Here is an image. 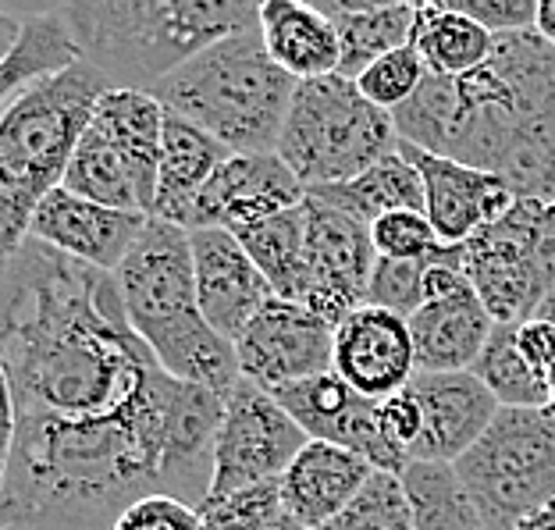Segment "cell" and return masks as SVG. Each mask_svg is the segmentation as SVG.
<instances>
[{
	"label": "cell",
	"mask_w": 555,
	"mask_h": 530,
	"mask_svg": "<svg viewBox=\"0 0 555 530\" xmlns=\"http://www.w3.org/2000/svg\"><path fill=\"white\" fill-rule=\"evenodd\" d=\"M402 143L499 174L516 199L555 204V47L495 36L488 65L463 79L427 75L396 111Z\"/></svg>",
	"instance_id": "obj_1"
},
{
	"label": "cell",
	"mask_w": 555,
	"mask_h": 530,
	"mask_svg": "<svg viewBox=\"0 0 555 530\" xmlns=\"http://www.w3.org/2000/svg\"><path fill=\"white\" fill-rule=\"evenodd\" d=\"M125 313L171 377L229 399L243 382L235 342L218 335L199 310L193 235L150 218L132 254L115 271Z\"/></svg>",
	"instance_id": "obj_2"
},
{
	"label": "cell",
	"mask_w": 555,
	"mask_h": 530,
	"mask_svg": "<svg viewBox=\"0 0 555 530\" xmlns=\"http://www.w3.org/2000/svg\"><path fill=\"white\" fill-rule=\"evenodd\" d=\"M82 61L115 90H154L207 47L257 29L246 0H79L65 4Z\"/></svg>",
	"instance_id": "obj_3"
},
{
	"label": "cell",
	"mask_w": 555,
	"mask_h": 530,
	"mask_svg": "<svg viewBox=\"0 0 555 530\" xmlns=\"http://www.w3.org/2000/svg\"><path fill=\"white\" fill-rule=\"evenodd\" d=\"M111 79L93 65H75L18 100L0 118V238L4 254L29 238V221L47 193L65 185L68 164L90 132Z\"/></svg>",
	"instance_id": "obj_4"
},
{
	"label": "cell",
	"mask_w": 555,
	"mask_h": 530,
	"mask_svg": "<svg viewBox=\"0 0 555 530\" xmlns=\"http://www.w3.org/2000/svg\"><path fill=\"white\" fill-rule=\"evenodd\" d=\"M296 86L271 61L257 25L207 47L150 93L168 115L199 125L232 154H278Z\"/></svg>",
	"instance_id": "obj_5"
},
{
	"label": "cell",
	"mask_w": 555,
	"mask_h": 530,
	"mask_svg": "<svg viewBox=\"0 0 555 530\" xmlns=\"http://www.w3.org/2000/svg\"><path fill=\"white\" fill-rule=\"evenodd\" d=\"M399 143L396 118L388 111L374 107L346 75H327L296 86L278 157L310 193L357 179L396 154Z\"/></svg>",
	"instance_id": "obj_6"
},
{
	"label": "cell",
	"mask_w": 555,
	"mask_h": 530,
	"mask_svg": "<svg viewBox=\"0 0 555 530\" xmlns=\"http://www.w3.org/2000/svg\"><path fill=\"white\" fill-rule=\"evenodd\" d=\"M456 470L488 530H516L555 502V413L502 406Z\"/></svg>",
	"instance_id": "obj_7"
},
{
	"label": "cell",
	"mask_w": 555,
	"mask_h": 530,
	"mask_svg": "<svg viewBox=\"0 0 555 530\" xmlns=\"http://www.w3.org/2000/svg\"><path fill=\"white\" fill-rule=\"evenodd\" d=\"M463 274L495 324H524L555 288V204L516 199L463 243Z\"/></svg>",
	"instance_id": "obj_8"
},
{
	"label": "cell",
	"mask_w": 555,
	"mask_h": 530,
	"mask_svg": "<svg viewBox=\"0 0 555 530\" xmlns=\"http://www.w3.org/2000/svg\"><path fill=\"white\" fill-rule=\"evenodd\" d=\"M307 445L310 438L296 424V416L271 392H263L243 377L221 410L210 499L282 481L285 470Z\"/></svg>",
	"instance_id": "obj_9"
},
{
	"label": "cell",
	"mask_w": 555,
	"mask_h": 530,
	"mask_svg": "<svg viewBox=\"0 0 555 530\" xmlns=\"http://www.w3.org/2000/svg\"><path fill=\"white\" fill-rule=\"evenodd\" d=\"M374 263L367 224L307 193V293L299 307L338 327L349 313L367 307Z\"/></svg>",
	"instance_id": "obj_10"
},
{
	"label": "cell",
	"mask_w": 555,
	"mask_h": 530,
	"mask_svg": "<svg viewBox=\"0 0 555 530\" xmlns=\"http://www.w3.org/2000/svg\"><path fill=\"white\" fill-rule=\"evenodd\" d=\"M495 321L463 274V246L456 257L438 260L427 271L424 307L410 318V335L416 349V374H452L474 371L485 352Z\"/></svg>",
	"instance_id": "obj_11"
},
{
	"label": "cell",
	"mask_w": 555,
	"mask_h": 530,
	"mask_svg": "<svg viewBox=\"0 0 555 530\" xmlns=\"http://www.w3.org/2000/svg\"><path fill=\"white\" fill-rule=\"evenodd\" d=\"M238 371L263 392L335 371V327L288 299H271L235 342Z\"/></svg>",
	"instance_id": "obj_12"
},
{
	"label": "cell",
	"mask_w": 555,
	"mask_h": 530,
	"mask_svg": "<svg viewBox=\"0 0 555 530\" xmlns=\"http://www.w3.org/2000/svg\"><path fill=\"white\" fill-rule=\"evenodd\" d=\"M302 199H307V189L278 154H232L199 193L189 232L224 229L238 235L299 207Z\"/></svg>",
	"instance_id": "obj_13"
},
{
	"label": "cell",
	"mask_w": 555,
	"mask_h": 530,
	"mask_svg": "<svg viewBox=\"0 0 555 530\" xmlns=\"http://www.w3.org/2000/svg\"><path fill=\"white\" fill-rule=\"evenodd\" d=\"M271 396L296 416V424L307 431L310 441H327V445L357 452L374 470L385 474H402V466H406V456H399L382 435L377 402L360 396L357 388H349L335 371L278 388Z\"/></svg>",
	"instance_id": "obj_14"
},
{
	"label": "cell",
	"mask_w": 555,
	"mask_h": 530,
	"mask_svg": "<svg viewBox=\"0 0 555 530\" xmlns=\"http://www.w3.org/2000/svg\"><path fill=\"white\" fill-rule=\"evenodd\" d=\"M146 221V214L93 204V199L75 196L65 185H57L36 207L29 221V238H40V243L57 249V254L115 274L139 243Z\"/></svg>",
	"instance_id": "obj_15"
},
{
	"label": "cell",
	"mask_w": 555,
	"mask_h": 530,
	"mask_svg": "<svg viewBox=\"0 0 555 530\" xmlns=\"http://www.w3.org/2000/svg\"><path fill=\"white\" fill-rule=\"evenodd\" d=\"M335 374L371 402H385L416 377L410 321L382 307H360L335 327Z\"/></svg>",
	"instance_id": "obj_16"
},
{
	"label": "cell",
	"mask_w": 555,
	"mask_h": 530,
	"mask_svg": "<svg viewBox=\"0 0 555 530\" xmlns=\"http://www.w3.org/2000/svg\"><path fill=\"white\" fill-rule=\"evenodd\" d=\"M402 154L421 171L424 193H427L424 214H427V221L435 224V232L446 246L470 243L477 232L495 224L502 214L516 204V193L499 174L470 168V164H460L449 157H435L410 143H402Z\"/></svg>",
	"instance_id": "obj_17"
},
{
	"label": "cell",
	"mask_w": 555,
	"mask_h": 530,
	"mask_svg": "<svg viewBox=\"0 0 555 530\" xmlns=\"http://www.w3.org/2000/svg\"><path fill=\"white\" fill-rule=\"evenodd\" d=\"M413 399L421 402L424 431L410 460L460 463L499 416V399L474 371L452 374H416L410 382Z\"/></svg>",
	"instance_id": "obj_18"
},
{
	"label": "cell",
	"mask_w": 555,
	"mask_h": 530,
	"mask_svg": "<svg viewBox=\"0 0 555 530\" xmlns=\"http://www.w3.org/2000/svg\"><path fill=\"white\" fill-rule=\"evenodd\" d=\"M189 235H193L199 310L214 332L238 342L249 321L274 299V288L232 232L199 229Z\"/></svg>",
	"instance_id": "obj_19"
},
{
	"label": "cell",
	"mask_w": 555,
	"mask_h": 530,
	"mask_svg": "<svg viewBox=\"0 0 555 530\" xmlns=\"http://www.w3.org/2000/svg\"><path fill=\"white\" fill-rule=\"evenodd\" d=\"M374 474V466L357 452L327 445V441H310L278 481L282 506L302 527L324 530L360 499Z\"/></svg>",
	"instance_id": "obj_20"
},
{
	"label": "cell",
	"mask_w": 555,
	"mask_h": 530,
	"mask_svg": "<svg viewBox=\"0 0 555 530\" xmlns=\"http://www.w3.org/2000/svg\"><path fill=\"white\" fill-rule=\"evenodd\" d=\"M260 36L278 68L296 82H313L338 75L343 68V40L335 22L318 4L302 0H263Z\"/></svg>",
	"instance_id": "obj_21"
},
{
	"label": "cell",
	"mask_w": 555,
	"mask_h": 530,
	"mask_svg": "<svg viewBox=\"0 0 555 530\" xmlns=\"http://www.w3.org/2000/svg\"><path fill=\"white\" fill-rule=\"evenodd\" d=\"M229 157L232 150L199 129V125L168 115V121H164V157L154 218L171 221L189 232V218H193L199 193L210 185V179L221 171V164Z\"/></svg>",
	"instance_id": "obj_22"
},
{
	"label": "cell",
	"mask_w": 555,
	"mask_h": 530,
	"mask_svg": "<svg viewBox=\"0 0 555 530\" xmlns=\"http://www.w3.org/2000/svg\"><path fill=\"white\" fill-rule=\"evenodd\" d=\"M82 65V50L75 29L61 8H43L18 18V36L4 57H0V104H11L25 90L40 86L54 75Z\"/></svg>",
	"instance_id": "obj_23"
},
{
	"label": "cell",
	"mask_w": 555,
	"mask_h": 530,
	"mask_svg": "<svg viewBox=\"0 0 555 530\" xmlns=\"http://www.w3.org/2000/svg\"><path fill=\"white\" fill-rule=\"evenodd\" d=\"M335 22L343 40V68L338 75L357 82L377 57L413 43L416 4L402 0H327L318 4Z\"/></svg>",
	"instance_id": "obj_24"
},
{
	"label": "cell",
	"mask_w": 555,
	"mask_h": 530,
	"mask_svg": "<svg viewBox=\"0 0 555 530\" xmlns=\"http://www.w3.org/2000/svg\"><path fill=\"white\" fill-rule=\"evenodd\" d=\"M164 121L168 111L146 90H107L100 100L93 129L157 189L164 157Z\"/></svg>",
	"instance_id": "obj_25"
},
{
	"label": "cell",
	"mask_w": 555,
	"mask_h": 530,
	"mask_svg": "<svg viewBox=\"0 0 555 530\" xmlns=\"http://www.w3.org/2000/svg\"><path fill=\"white\" fill-rule=\"evenodd\" d=\"M65 189L75 196L93 199V204L154 218L157 189L150 185L143 174H139L132 164L93 129V125H90V132L82 135V143L68 164Z\"/></svg>",
	"instance_id": "obj_26"
},
{
	"label": "cell",
	"mask_w": 555,
	"mask_h": 530,
	"mask_svg": "<svg viewBox=\"0 0 555 530\" xmlns=\"http://www.w3.org/2000/svg\"><path fill=\"white\" fill-rule=\"evenodd\" d=\"M310 193L321 196L324 204L346 210L349 218L363 221L367 229L377 218H385V214L427 207L424 179H421V171H416V164L402 154V143L396 154L377 160L374 168L357 174V179H349L343 185H327V189H310Z\"/></svg>",
	"instance_id": "obj_27"
},
{
	"label": "cell",
	"mask_w": 555,
	"mask_h": 530,
	"mask_svg": "<svg viewBox=\"0 0 555 530\" xmlns=\"http://www.w3.org/2000/svg\"><path fill=\"white\" fill-rule=\"evenodd\" d=\"M413 47L421 50L431 75L463 79V75L488 65L491 50H495V36L485 25L452 11L446 0H427V4H416Z\"/></svg>",
	"instance_id": "obj_28"
},
{
	"label": "cell",
	"mask_w": 555,
	"mask_h": 530,
	"mask_svg": "<svg viewBox=\"0 0 555 530\" xmlns=\"http://www.w3.org/2000/svg\"><path fill=\"white\" fill-rule=\"evenodd\" d=\"M416 530H488L456 463L410 460L399 474Z\"/></svg>",
	"instance_id": "obj_29"
},
{
	"label": "cell",
	"mask_w": 555,
	"mask_h": 530,
	"mask_svg": "<svg viewBox=\"0 0 555 530\" xmlns=\"http://www.w3.org/2000/svg\"><path fill=\"white\" fill-rule=\"evenodd\" d=\"M235 238L254 257L278 299L302 302V293H307V199L271 221L238 232Z\"/></svg>",
	"instance_id": "obj_30"
},
{
	"label": "cell",
	"mask_w": 555,
	"mask_h": 530,
	"mask_svg": "<svg viewBox=\"0 0 555 530\" xmlns=\"http://www.w3.org/2000/svg\"><path fill=\"white\" fill-rule=\"evenodd\" d=\"M474 374L506 410H548V377L538 374L516 346V324H495L485 352L474 363Z\"/></svg>",
	"instance_id": "obj_31"
},
{
	"label": "cell",
	"mask_w": 555,
	"mask_h": 530,
	"mask_svg": "<svg viewBox=\"0 0 555 530\" xmlns=\"http://www.w3.org/2000/svg\"><path fill=\"white\" fill-rule=\"evenodd\" d=\"M456 254H460V246H441L438 254L424 257V260H382V257H377L374 274H371L367 302H371V307L392 310V313H399V318L410 321L413 313L424 307L427 271H431L438 260H449Z\"/></svg>",
	"instance_id": "obj_32"
},
{
	"label": "cell",
	"mask_w": 555,
	"mask_h": 530,
	"mask_svg": "<svg viewBox=\"0 0 555 530\" xmlns=\"http://www.w3.org/2000/svg\"><path fill=\"white\" fill-rule=\"evenodd\" d=\"M427 75L431 72H427V65H424L421 50H416L413 43H406V47L392 50V54L377 57L374 65L357 79V90L367 96L374 107L396 115L399 107H406L410 100L421 93Z\"/></svg>",
	"instance_id": "obj_33"
},
{
	"label": "cell",
	"mask_w": 555,
	"mask_h": 530,
	"mask_svg": "<svg viewBox=\"0 0 555 530\" xmlns=\"http://www.w3.org/2000/svg\"><path fill=\"white\" fill-rule=\"evenodd\" d=\"M324 530H416L399 474L377 470L374 481L360 491V499Z\"/></svg>",
	"instance_id": "obj_34"
},
{
	"label": "cell",
	"mask_w": 555,
	"mask_h": 530,
	"mask_svg": "<svg viewBox=\"0 0 555 530\" xmlns=\"http://www.w3.org/2000/svg\"><path fill=\"white\" fill-rule=\"evenodd\" d=\"M282 516V488L271 481L235 491V495L207 499L199 506V530H271Z\"/></svg>",
	"instance_id": "obj_35"
},
{
	"label": "cell",
	"mask_w": 555,
	"mask_h": 530,
	"mask_svg": "<svg viewBox=\"0 0 555 530\" xmlns=\"http://www.w3.org/2000/svg\"><path fill=\"white\" fill-rule=\"evenodd\" d=\"M371 243L382 260H424L446 246L424 210H396L377 218L371 224Z\"/></svg>",
	"instance_id": "obj_36"
},
{
	"label": "cell",
	"mask_w": 555,
	"mask_h": 530,
	"mask_svg": "<svg viewBox=\"0 0 555 530\" xmlns=\"http://www.w3.org/2000/svg\"><path fill=\"white\" fill-rule=\"evenodd\" d=\"M446 4L470 22L485 25L491 36L531 33L538 22L534 0H446Z\"/></svg>",
	"instance_id": "obj_37"
},
{
	"label": "cell",
	"mask_w": 555,
	"mask_h": 530,
	"mask_svg": "<svg viewBox=\"0 0 555 530\" xmlns=\"http://www.w3.org/2000/svg\"><path fill=\"white\" fill-rule=\"evenodd\" d=\"M111 530H199V509L175 495H146L125 509Z\"/></svg>",
	"instance_id": "obj_38"
},
{
	"label": "cell",
	"mask_w": 555,
	"mask_h": 530,
	"mask_svg": "<svg viewBox=\"0 0 555 530\" xmlns=\"http://www.w3.org/2000/svg\"><path fill=\"white\" fill-rule=\"evenodd\" d=\"M377 424H382V435H385L388 445H392L399 456H406V463H410V452H413L416 441H421V431H424L421 402L413 399L410 388H402V392L392 399L377 402Z\"/></svg>",
	"instance_id": "obj_39"
},
{
	"label": "cell",
	"mask_w": 555,
	"mask_h": 530,
	"mask_svg": "<svg viewBox=\"0 0 555 530\" xmlns=\"http://www.w3.org/2000/svg\"><path fill=\"white\" fill-rule=\"evenodd\" d=\"M516 346H520L524 360L531 363L538 374H545L555 367V324L545 318H531L524 324H516Z\"/></svg>",
	"instance_id": "obj_40"
},
{
	"label": "cell",
	"mask_w": 555,
	"mask_h": 530,
	"mask_svg": "<svg viewBox=\"0 0 555 530\" xmlns=\"http://www.w3.org/2000/svg\"><path fill=\"white\" fill-rule=\"evenodd\" d=\"M534 33H538L548 47H555V0H541V4H538Z\"/></svg>",
	"instance_id": "obj_41"
},
{
	"label": "cell",
	"mask_w": 555,
	"mask_h": 530,
	"mask_svg": "<svg viewBox=\"0 0 555 530\" xmlns=\"http://www.w3.org/2000/svg\"><path fill=\"white\" fill-rule=\"evenodd\" d=\"M516 530H555V502H552V506H541L538 513H531Z\"/></svg>",
	"instance_id": "obj_42"
},
{
	"label": "cell",
	"mask_w": 555,
	"mask_h": 530,
	"mask_svg": "<svg viewBox=\"0 0 555 530\" xmlns=\"http://www.w3.org/2000/svg\"><path fill=\"white\" fill-rule=\"evenodd\" d=\"M534 318H545V321H552V324H555V288L548 293V299L541 302V310L534 313Z\"/></svg>",
	"instance_id": "obj_43"
},
{
	"label": "cell",
	"mask_w": 555,
	"mask_h": 530,
	"mask_svg": "<svg viewBox=\"0 0 555 530\" xmlns=\"http://www.w3.org/2000/svg\"><path fill=\"white\" fill-rule=\"evenodd\" d=\"M271 530H310V527H302L299 520H293V516H288V513H285V516H282V520H278V523H274Z\"/></svg>",
	"instance_id": "obj_44"
},
{
	"label": "cell",
	"mask_w": 555,
	"mask_h": 530,
	"mask_svg": "<svg viewBox=\"0 0 555 530\" xmlns=\"http://www.w3.org/2000/svg\"><path fill=\"white\" fill-rule=\"evenodd\" d=\"M548 388H552V402H548V410L555 413V367L548 371Z\"/></svg>",
	"instance_id": "obj_45"
},
{
	"label": "cell",
	"mask_w": 555,
	"mask_h": 530,
	"mask_svg": "<svg viewBox=\"0 0 555 530\" xmlns=\"http://www.w3.org/2000/svg\"><path fill=\"white\" fill-rule=\"evenodd\" d=\"M4 530H33V527H22V523H4Z\"/></svg>",
	"instance_id": "obj_46"
}]
</instances>
